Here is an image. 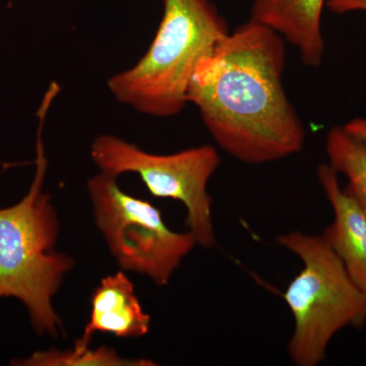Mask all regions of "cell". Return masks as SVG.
<instances>
[{
    "label": "cell",
    "instance_id": "3",
    "mask_svg": "<svg viewBox=\"0 0 366 366\" xmlns=\"http://www.w3.org/2000/svg\"><path fill=\"white\" fill-rule=\"evenodd\" d=\"M229 33L227 21L209 0H164L163 18L148 51L108 79V90L142 114L175 117L187 104L197 62Z\"/></svg>",
    "mask_w": 366,
    "mask_h": 366
},
{
    "label": "cell",
    "instance_id": "8",
    "mask_svg": "<svg viewBox=\"0 0 366 366\" xmlns=\"http://www.w3.org/2000/svg\"><path fill=\"white\" fill-rule=\"evenodd\" d=\"M151 317L134 295V284L122 272L102 279L92 296L90 320L74 348L88 349L94 334L110 333L118 338H141L148 334Z\"/></svg>",
    "mask_w": 366,
    "mask_h": 366
},
{
    "label": "cell",
    "instance_id": "12",
    "mask_svg": "<svg viewBox=\"0 0 366 366\" xmlns=\"http://www.w3.org/2000/svg\"><path fill=\"white\" fill-rule=\"evenodd\" d=\"M326 7L338 14L366 11V0H326Z\"/></svg>",
    "mask_w": 366,
    "mask_h": 366
},
{
    "label": "cell",
    "instance_id": "7",
    "mask_svg": "<svg viewBox=\"0 0 366 366\" xmlns=\"http://www.w3.org/2000/svg\"><path fill=\"white\" fill-rule=\"evenodd\" d=\"M338 175L329 164L317 167V179L334 213L333 221L322 235L366 296V214L342 189Z\"/></svg>",
    "mask_w": 366,
    "mask_h": 366
},
{
    "label": "cell",
    "instance_id": "11",
    "mask_svg": "<svg viewBox=\"0 0 366 366\" xmlns=\"http://www.w3.org/2000/svg\"><path fill=\"white\" fill-rule=\"evenodd\" d=\"M16 366H152L153 361L127 360L118 355L112 348L101 346L97 350L74 348V350L48 351L33 353L25 360H14Z\"/></svg>",
    "mask_w": 366,
    "mask_h": 366
},
{
    "label": "cell",
    "instance_id": "2",
    "mask_svg": "<svg viewBox=\"0 0 366 366\" xmlns=\"http://www.w3.org/2000/svg\"><path fill=\"white\" fill-rule=\"evenodd\" d=\"M51 103V99L45 97L38 112L32 184L18 204L0 209V300H20L28 310L34 331L39 336L57 338L62 322L53 308L52 298L74 262L54 250L59 217L49 194L43 192L48 162L42 131Z\"/></svg>",
    "mask_w": 366,
    "mask_h": 366
},
{
    "label": "cell",
    "instance_id": "13",
    "mask_svg": "<svg viewBox=\"0 0 366 366\" xmlns=\"http://www.w3.org/2000/svg\"><path fill=\"white\" fill-rule=\"evenodd\" d=\"M344 129L366 144V118H355L344 125Z\"/></svg>",
    "mask_w": 366,
    "mask_h": 366
},
{
    "label": "cell",
    "instance_id": "6",
    "mask_svg": "<svg viewBox=\"0 0 366 366\" xmlns=\"http://www.w3.org/2000/svg\"><path fill=\"white\" fill-rule=\"evenodd\" d=\"M91 157L101 172L117 177L137 173L152 196L182 202L187 209L185 225L197 244L208 249L216 247L208 183L220 167L221 157L213 146L157 155L120 137L102 134L92 144Z\"/></svg>",
    "mask_w": 366,
    "mask_h": 366
},
{
    "label": "cell",
    "instance_id": "1",
    "mask_svg": "<svg viewBox=\"0 0 366 366\" xmlns=\"http://www.w3.org/2000/svg\"><path fill=\"white\" fill-rule=\"evenodd\" d=\"M285 66V39L250 19L192 72L187 103L197 106L217 144L240 162H276L305 147V124L283 85Z\"/></svg>",
    "mask_w": 366,
    "mask_h": 366
},
{
    "label": "cell",
    "instance_id": "9",
    "mask_svg": "<svg viewBox=\"0 0 366 366\" xmlns=\"http://www.w3.org/2000/svg\"><path fill=\"white\" fill-rule=\"evenodd\" d=\"M325 7L326 0H254L250 19L280 34L298 50L305 66L317 69L325 53L322 33Z\"/></svg>",
    "mask_w": 366,
    "mask_h": 366
},
{
    "label": "cell",
    "instance_id": "4",
    "mask_svg": "<svg viewBox=\"0 0 366 366\" xmlns=\"http://www.w3.org/2000/svg\"><path fill=\"white\" fill-rule=\"evenodd\" d=\"M276 242L303 262L283 295L295 320L289 357L297 366L319 365L335 335L365 326L366 296L324 236L290 231Z\"/></svg>",
    "mask_w": 366,
    "mask_h": 366
},
{
    "label": "cell",
    "instance_id": "10",
    "mask_svg": "<svg viewBox=\"0 0 366 366\" xmlns=\"http://www.w3.org/2000/svg\"><path fill=\"white\" fill-rule=\"evenodd\" d=\"M329 165L348 180L344 192L366 214V144L344 129L333 127L326 139Z\"/></svg>",
    "mask_w": 366,
    "mask_h": 366
},
{
    "label": "cell",
    "instance_id": "5",
    "mask_svg": "<svg viewBox=\"0 0 366 366\" xmlns=\"http://www.w3.org/2000/svg\"><path fill=\"white\" fill-rule=\"evenodd\" d=\"M88 192L96 225L122 269L167 285L197 244L192 233L170 230L160 209L125 194L113 175L100 172L92 177Z\"/></svg>",
    "mask_w": 366,
    "mask_h": 366
}]
</instances>
